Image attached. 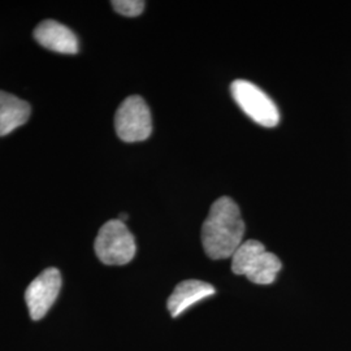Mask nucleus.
Listing matches in <instances>:
<instances>
[{
  "label": "nucleus",
  "instance_id": "nucleus-1",
  "mask_svg": "<svg viewBox=\"0 0 351 351\" xmlns=\"http://www.w3.org/2000/svg\"><path fill=\"white\" fill-rule=\"evenodd\" d=\"M245 223L237 203L229 197L215 201L202 226V243L213 261L232 258L242 245Z\"/></svg>",
  "mask_w": 351,
  "mask_h": 351
},
{
  "label": "nucleus",
  "instance_id": "nucleus-2",
  "mask_svg": "<svg viewBox=\"0 0 351 351\" xmlns=\"http://www.w3.org/2000/svg\"><path fill=\"white\" fill-rule=\"evenodd\" d=\"M282 264L275 254L265 250L263 243L255 239L242 242L232 256V271L246 276L258 285H269L276 280Z\"/></svg>",
  "mask_w": 351,
  "mask_h": 351
},
{
  "label": "nucleus",
  "instance_id": "nucleus-3",
  "mask_svg": "<svg viewBox=\"0 0 351 351\" xmlns=\"http://www.w3.org/2000/svg\"><path fill=\"white\" fill-rule=\"evenodd\" d=\"M94 249L101 263L124 265L133 261L137 246L125 223L117 219L110 220L101 226Z\"/></svg>",
  "mask_w": 351,
  "mask_h": 351
},
{
  "label": "nucleus",
  "instance_id": "nucleus-4",
  "mask_svg": "<svg viewBox=\"0 0 351 351\" xmlns=\"http://www.w3.org/2000/svg\"><path fill=\"white\" fill-rule=\"evenodd\" d=\"M232 95L241 110L251 120L265 128H274L280 121V113L275 101L262 88L245 80H236L230 86Z\"/></svg>",
  "mask_w": 351,
  "mask_h": 351
},
{
  "label": "nucleus",
  "instance_id": "nucleus-5",
  "mask_svg": "<svg viewBox=\"0 0 351 351\" xmlns=\"http://www.w3.org/2000/svg\"><path fill=\"white\" fill-rule=\"evenodd\" d=\"M114 128L119 138L124 142H141L149 138L152 119L146 101L138 95L126 98L114 114Z\"/></svg>",
  "mask_w": 351,
  "mask_h": 351
},
{
  "label": "nucleus",
  "instance_id": "nucleus-6",
  "mask_svg": "<svg viewBox=\"0 0 351 351\" xmlns=\"http://www.w3.org/2000/svg\"><path fill=\"white\" fill-rule=\"evenodd\" d=\"M62 289V275L56 268H47L26 289L25 301L33 320H40L50 311Z\"/></svg>",
  "mask_w": 351,
  "mask_h": 351
},
{
  "label": "nucleus",
  "instance_id": "nucleus-7",
  "mask_svg": "<svg viewBox=\"0 0 351 351\" xmlns=\"http://www.w3.org/2000/svg\"><path fill=\"white\" fill-rule=\"evenodd\" d=\"M34 38L45 49L59 53L73 55L80 50L78 39L75 33L69 27L53 20L40 23L34 30Z\"/></svg>",
  "mask_w": 351,
  "mask_h": 351
},
{
  "label": "nucleus",
  "instance_id": "nucleus-8",
  "mask_svg": "<svg viewBox=\"0 0 351 351\" xmlns=\"http://www.w3.org/2000/svg\"><path fill=\"white\" fill-rule=\"evenodd\" d=\"M213 294L215 288L213 285L199 280H186L176 287L173 293L168 298L167 306L172 317H177L185 313L193 304L204 298H208Z\"/></svg>",
  "mask_w": 351,
  "mask_h": 351
},
{
  "label": "nucleus",
  "instance_id": "nucleus-9",
  "mask_svg": "<svg viewBox=\"0 0 351 351\" xmlns=\"http://www.w3.org/2000/svg\"><path fill=\"white\" fill-rule=\"evenodd\" d=\"M30 106L10 93L0 91V137L24 125L30 117Z\"/></svg>",
  "mask_w": 351,
  "mask_h": 351
},
{
  "label": "nucleus",
  "instance_id": "nucleus-10",
  "mask_svg": "<svg viewBox=\"0 0 351 351\" xmlns=\"http://www.w3.org/2000/svg\"><path fill=\"white\" fill-rule=\"evenodd\" d=\"M113 10L126 17H137L145 10V1L142 0H114Z\"/></svg>",
  "mask_w": 351,
  "mask_h": 351
}]
</instances>
